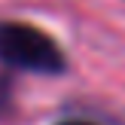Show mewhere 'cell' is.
<instances>
[{"label": "cell", "instance_id": "cell-1", "mask_svg": "<svg viewBox=\"0 0 125 125\" xmlns=\"http://www.w3.org/2000/svg\"><path fill=\"white\" fill-rule=\"evenodd\" d=\"M0 64L40 76H61L67 70V55L52 34L28 21H0Z\"/></svg>", "mask_w": 125, "mask_h": 125}, {"label": "cell", "instance_id": "cell-2", "mask_svg": "<svg viewBox=\"0 0 125 125\" xmlns=\"http://www.w3.org/2000/svg\"><path fill=\"white\" fill-rule=\"evenodd\" d=\"M58 125H95V122H85V119H64V122H58Z\"/></svg>", "mask_w": 125, "mask_h": 125}]
</instances>
